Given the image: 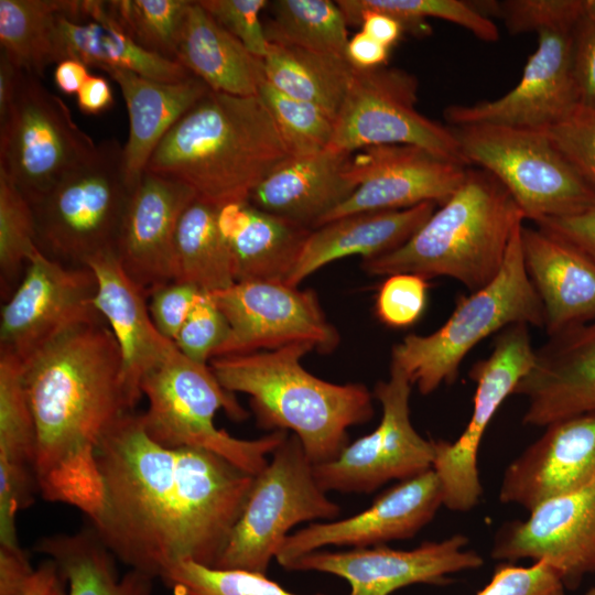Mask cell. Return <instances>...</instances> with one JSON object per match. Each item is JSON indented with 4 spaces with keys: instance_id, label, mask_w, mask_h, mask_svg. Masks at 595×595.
<instances>
[{
    "instance_id": "obj_35",
    "label": "cell",
    "mask_w": 595,
    "mask_h": 595,
    "mask_svg": "<svg viewBox=\"0 0 595 595\" xmlns=\"http://www.w3.org/2000/svg\"><path fill=\"white\" fill-rule=\"evenodd\" d=\"M263 76L278 90L313 104L335 121L355 67L344 55L270 44Z\"/></svg>"
},
{
    "instance_id": "obj_54",
    "label": "cell",
    "mask_w": 595,
    "mask_h": 595,
    "mask_svg": "<svg viewBox=\"0 0 595 595\" xmlns=\"http://www.w3.org/2000/svg\"><path fill=\"white\" fill-rule=\"evenodd\" d=\"M389 52V47L360 31L349 37L346 47V57L354 67L370 69L386 66Z\"/></svg>"
},
{
    "instance_id": "obj_27",
    "label": "cell",
    "mask_w": 595,
    "mask_h": 595,
    "mask_svg": "<svg viewBox=\"0 0 595 595\" xmlns=\"http://www.w3.org/2000/svg\"><path fill=\"white\" fill-rule=\"evenodd\" d=\"M351 155L327 148L309 156H290L258 184L247 202L314 229L357 188L348 174Z\"/></svg>"
},
{
    "instance_id": "obj_9",
    "label": "cell",
    "mask_w": 595,
    "mask_h": 595,
    "mask_svg": "<svg viewBox=\"0 0 595 595\" xmlns=\"http://www.w3.org/2000/svg\"><path fill=\"white\" fill-rule=\"evenodd\" d=\"M253 477L248 498L213 567L266 574L289 531L299 523L336 519L340 507L314 476V464L289 433Z\"/></svg>"
},
{
    "instance_id": "obj_47",
    "label": "cell",
    "mask_w": 595,
    "mask_h": 595,
    "mask_svg": "<svg viewBox=\"0 0 595 595\" xmlns=\"http://www.w3.org/2000/svg\"><path fill=\"white\" fill-rule=\"evenodd\" d=\"M428 280L414 273H396L382 282L376 298V314L386 325L408 327L422 315L428 300Z\"/></svg>"
},
{
    "instance_id": "obj_23",
    "label": "cell",
    "mask_w": 595,
    "mask_h": 595,
    "mask_svg": "<svg viewBox=\"0 0 595 595\" xmlns=\"http://www.w3.org/2000/svg\"><path fill=\"white\" fill-rule=\"evenodd\" d=\"M195 198L188 186L151 173H144L132 191L116 256L147 295L152 289L174 281L177 224Z\"/></svg>"
},
{
    "instance_id": "obj_49",
    "label": "cell",
    "mask_w": 595,
    "mask_h": 595,
    "mask_svg": "<svg viewBox=\"0 0 595 595\" xmlns=\"http://www.w3.org/2000/svg\"><path fill=\"white\" fill-rule=\"evenodd\" d=\"M476 595H566L559 573L543 561L530 565L501 562Z\"/></svg>"
},
{
    "instance_id": "obj_30",
    "label": "cell",
    "mask_w": 595,
    "mask_h": 595,
    "mask_svg": "<svg viewBox=\"0 0 595 595\" xmlns=\"http://www.w3.org/2000/svg\"><path fill=\"white\" fill-rule=\"evenodd\" d=\"M436 205L426 202L398 210L351 214L312 229L286 283L298 286L320 268L345 257L367 260L399 248L430 218Z\"/></svg>"
},
{
    "instance_id": "obj_37",
    "label": "cell",
    "mask_w": 595,
    "mask_h": 595,
    "mask_svg": "<svg viewBox=\"0 0 595 595\" xmlns=\"http://www.w3.org/2000/svg\"><path fill=\"white\" fill-rule=\"evenodd\" d=\"M66 0H0L1 50L22 69L42 77L65 60L58 14Z\"/></svg>"
},
{
    "instance_id": "obj_40",
    "label": "cell",
    "mask_w": 595,
    "mask_h": 595,
    "mask_svg": "<svg viewBox=\"0 0 595 595\" xmlns=\"http://www.w3.org/2000/svg\"><path fill=\"white\" fill-rule=\"evenodd\" d=\"M193 1L116 0L108 7L128 35L143 50L175 61L182 29Z\"/></svg>"
},
{
    "instance_id": "obj_21",
    "label": "cell",
    "mask_w": 595,
    "mask_h": 595,
    "mask_svg": "<svg viewBox=\"0 0 595 595\" xmlns=\"http://www.w3.org/2000/svg\"><path fill=\"white\" fill-rule=\"evenodd\" d=\"M443 506L440 482L431 468L398 482L370 507L345 519L312 522L290 533L275 555L285 567L293 560L324 547L369 548L413 538Z\"/></svg>"
},
{
    "instance_id": "obj_42",
    "label": "cell",
    "mask_w": 595,
    "mask_h": 595,
    "mask_svg": "<svg viewBox=\"0 0 595 595\" xmlns=\"http://www.w3.org/2000/svg\"><path fill=\"white\" fill-rule=\"evenodd\" d=\"M258 96L274 119L291 156L313 155L329 147L334 119L324 110L283 94L264 76Z\"/></svg>"
},
{
    "instance_id": "obj_16",
    "label": "cell",
    "mask_w": 595,
    "mask_h": 595,
    "mask_svg": "<svg viewBox=\"0 0 595 595\" xmlns=\"http://www.w3.org/2000/svg\"><path fill=\"white\" fill-rule=\"evenodd\" d=\"M210 295L229 325L228 337L214 357L301 343L328 353L339 342L312 290L277 281H238Z\"/></svg>"
},
{
    "instance_id": "obj_29",
    "label": "cell",
    "mask_w": 595,
    "mask_h": 595,
    "mask_svg": "<svg viewBox=\"0 0 595 595\" xmlns=\"http://www.w3.org/2000/svg\"><path fill=\"white\" fill-rule=\"evenodd\" d=\"M57 21L65 58H76L102 71L127 69L163 83L192 76L176 61L140 47L118 23L108 1L69 0Z\"/></svg>"
},
{
    "instance_id": "obj_60",
    "label": "cell",
    "mask_w": 595,
    "mask_h": 595,
    "mask_svg": "<svg viewBox=\"0 0 595 595\" xmlns=\"http://www.w3.org/2000/svg\"><path fill=\"white\" fill-rule=\"evenodd\" d=\"M584 17L595 23V0H584Z\"/></svg>"
},
{
    "instance_id": "obj_22",
    "label": "cell",
    "mask_w": 595,
    "mask_h": 595,
    "mask_svg": "<svg viewBox=\"0 0 595 595\" xmlns=\"http://www.w3.org/2000/svg\"><path fill=\"white\" fill-rule=\"evenodd\" d=\"M595 485V411L553 422L510 462L499 501L528 512L559 496Z\"/></svg>"
},
{
    "instance_id": "obj_6",
    "label": "cell",
    "mask_w": 595,
    "mask_h": 595,
    "mask_svg": "<svg viewBox=\"0 0 595 595\" xmlns=\"http://www.w3.org/2000/svg\"><path fill=\"white\" fill-rule=\"evenodd\" d=\"M148 408L140 420L148 436L170 448H202L220 455L251 475L268 464V456L289 434L271 433L255 440L237 439L214 423L223 409L232 420L248 412L235 393L226 390L208 364H199L173 348L142 379Z\"/></svg>"
},
{
    "instance_id": "obj_7",
    "label": "cell",
    "mask_w": 595,
    "mask_h": 595,
    "mask_svg": "<svg viewBox=\"0 0 595 595\" xmlns=\"http://www.w3.org/2000/svg\"><path fill=\"white\" fill-rule=\"evenodd\" d=\"M510 239L496 277L458 299L446 322L429 335L409 334L392 348L400 368L420 393L430 394L458 377L465 356L488 336L515 324L544 327L541 301L526 271L521 228Z\"/></svg>"
},
{
    "instance_id": "obj_33",
    "label": "cell",
    "mask_w": 595,
    "mask_h": 595,
    "mask_svg": "<svg viewBox=\"0 0 595 595\" xmlns=\"http://www.w3.org/2000/svg\"><path fill=\"white\" fill-rule=\"evenodd\" d=\"M175 61L213 91L257 96L263 78L262 60L193 1L178 41Z\"/></svg>"
},
{
    "instance_id": "obj_51",
    "label": "cell",
    "mask_w": 595,
    "mask_h": 595,
    "mask_svg": "<svg viewBox=\"0 0 595 595\" xmlns=\"http://www.w3.org/2000/svg\"><path fill=\"white\" fill-rule=\"evenodd\" d=\"M573 74L578 106L595 110V23L584 15L573 31Z\"/></svg>"
},
{
    "instance_id": "obj_14",
    "label": "cell",
    "mask_w": 595,
    "mask_h": 595,
    "mask_svg": "<svg viewBox=\"0 0 595 595\" xmlns=\"http://www.w3.org/2000/svg\"><path fill=\"white\" fill-rule=\"evenodd\" d=\"M413 385L398 367L375 386L381 405L377 428L348 443L337 457L314 465V476L326 491L371 494L385 484L402 482L432 468L434 440L424 439L410 418Z\"/></svg>"
},
{
    "instance_id": "obj_53",
    "label": "cell",
    "mask_w": 595,
    "mask_h": 595,
    "mask_svg": "<svg viewBox=\"0 0 595 595\" xmlns=\"http://www.w3.org/2000/svg\"><path fill=\"white\" fill-rule=\"evenodd\" d=\"M34 572L20 545L0 544V595H25Z\"/></svg>"
},
{
    "instance_id": "obj_15",
    "label": "cell",
    "mask_w": 595,
    "mask_h": 595,
    "mask_svg": "<svg viewBox=\"0 0 595 595\" xmlns=\"http://www.w3.org/2000/svg\"><path fill=\"white\" fill-rule=\"evenodd\" d=\"M97 280L88 266H68L40 249L0 313V356L24 364L62 334L104 318L95 306Z\"/></svg>"
},
{
    "instance_id": "obj_19",
    "label": "cell",
    "mask_w": 595,
    "mask_h": 595,
    "mask_svg": "<svg viewBox=\"0 0 595 595\" xmlns=\"http://www.w3.org/2000/svg\"><path fill=\"white\" fill-rule=\"evenodd\" d=\"M467 167L415 145L382 144L363 149L348 162V174L357 188L317 227L351 214L398 210L426 202L440 206L461 185Z\"/></svg>"
},
{
    "instance_id": "obj_28",
    "label": "cell",
    "mask_w": 595,
    "mask_h": 595,
    "mask_svg": "<svg viewBox=\"0 0 595 595\" xmlns=\"http://www.w3.org/2000/svg\"><path fill=\"white\" fill-rule=\"evenodd\" d=\"M36 446L22 364L0 356V544L20 545L17 517L37 490Z\"/></svg>"
},
{
    "instance_id": "obj_58",
    "label": "cell",
    "mask_w": 595,
    "mask_h": 595,
    "mask_svg": "<svg viewBox=\"0 0 595 595\" xmlns=\"http://www.w3.org/2000/svg\"><path fill=\"white\" fill-rule=\"evenodd\" d=\"M87 67L76 58H65L58 62L54 71V82L57 88L66 95H77L89 76Z\"/></svg>"
},
{
    "instance_id": "obj_2",
    "label": "cell",
    "mask_w": 595,
    "mask_h": 595,
    "mask_svg": "<svg viewBox=\"0 0 595 595\" xmlns=\"http://www.w3.org/2000/svg\"><path fill=\"white\" fill-rule=\"evenodd\" d=\"M36 430L37 491L50 502L96 512L97 452L131 408L118 343L104 318L62 334L22 364Z\"/></svg>"
},
{
    "instance_id": "obj_25",
    "label": "cell",
    "mask_w": 595,
    "mask_h": 595,
    "mask_svg": "<svg viewBox=\"0 0 595 595\" xmlns=\"http://www.w3.org/2000/svg\"><path fill=\"white\" fill-rule=\"evenodd\" d=\"M95 273V306L111 329L120 348L127 394L134 410L140 401L143 377L173 348L155 327L147 304V292L123 270L115 252L87 264Z\"/></svg>"
},
{
    "instance_id": "obj_46",
    "label": "cell",
    "mask_w": 595,
    "mask_h": 595,
    "mask_svg": "<svg viewBox=\"0 0 595 595\" xmlns=\"http://www.w3.org/2000/svg\"><path fill=\"white\" fill-rule=\"evenodd\" d=\"M544 131L595 193V110L578 106L569 117Z\"/></svg>"
},
{
    "instance_id": "obj_13",
    "label": "cell",
    "mask_w": 595,
    "mask_h": 595,
    "mask_svg": "<svg viewBox=\"0 0 595 595\" xmlns=\"http://www.w3.org/2000/svg\"><path fill=\"white\" fill-rule=\"evenodd\" d=\"M536 359L529 326L515 324L498 333L491 353L474 364L469 378L476 389L469 420L454 441L434 440V470L443 506L466 512L480 500L478 451L488 425L504 401L513 394Z\"/></svg>"
},
{
    "instance_id": "obj_59",
    "label": "cell",
    "mask_w": 595,
    "mask_h": 595,
    "mask_svg": "<svg viewBox=\"0 0 595 595\" xmlns=\"http://www.w3.org/2000/svg\"><path fill=\"white\" fill-rule=\"evenodd\" d=\"M22 68H20L6 52L1 50L0 55V117H2L12 98L18 86V82L21 75Z\"/></svg>"
},
{
    "instance_id": "obj_56",
    "label": "cell",
    "mask_w": 595,
    "mask_h": 595,
    "mask_svg": "<svg viewBox=\"0 0 595 595\" xmlns=\"http://www.w3.org/2000/svg\"><path fill=\"white\" fill-rule=\"evenodd\" d=\"M113 104V95L108 80L102 76L89 75L77 93V105L87 115H98Z\"/></svg>"
},
{
    "instance_id": "obj_61",
    "label": "cell",
    "mask_w": 595,
    "mask_h": 595,
    "mask_svg": "<svg viewBox=\"0 0 595 595\" xmlns=\"http://www.w3.org/2000/svg\"><path fill=\"white\" fill-rule=\"evenodd\" d=\"M584 595H595V586L589 587V588L584 593Z\"/></svg>"
},
{
    "instance_id": "obj_52",
    "label": "cell",
    "mask_w": 595,
    "mask_h": 595,
    "mask_svg": "<svg viewBox=\"0 0 595 595\" xmlns=\"http://www.w3.org/2000/svg\"><path fill=\"white\" fill-rule=\"evenodd\" d=\"M534 225L569 242L595 261V203L580 213L543 218Z\"/></svg>"
},
{
    "instance_id": "obj_50",
    "label": "cell",
    "mask_w": 595,
    "mask_h": 595,
    "mask_svg": "<svg viewBox=\"0 0 595 595\" xmlns=\"http://www.w3.org/2000/svg\"><path fill=\"white\" fill-rule=\"evenodd\" d=\"M202 291L187 283L172 281L148 292L149 311L158 331L174 340Z\"/></svg>"
},
{
    "instance_id": "obj_18",
    "label": "cell",
    "mask_w": 595,
    "mask_h": 595,
    "mask_svg": "<svg viewBox=\"0 0 595 595\" xmlns=\"http://www.w3.org/2000/svg\"><path fill=\"white\" fill-rule=\"evenodd\" d=\"M573 30L538 33L518 84L504 96L444 110L450 127L497 125L544 131L578 107L573 74Z\"/></svg>"
},
{
    "instance_id": "obj_4",
    "label": "cell",
    "mask_w": 595,
    "mask_h": 595,
    "mask_svg": "<svg viewBox=\"0 0 595 595\" xmlns=\"http://www.w3.org/2000/svg\"><path fill=\"white\" fill-rule=\"evenodd\" d=\"M312 350L292 344L214 357L208 365L226 390L249 397L260 428L291 432L316 465L337 457L349 443L347 430L372 418L374 394L363 383H334L309 372L301 359Z\"/></svg>"
},
{
    "instance_id": "obj_48",
    "label": "cell",
    "mask_w": 595,
    "mask_h": 595,
    "mask_svg": "<svg viewBox=\"0 0 595 595\" xmlns=\"http://www.w3.org/2000/svg\"><path fill=\"white\" fill-rule=\"evenodd\" d=\"M198 3L251 54L261 60L267 56L270 43L260 21V13L268 6V1L199 0Z\"/></svg>"
},
{
    "instance_id": "obj_10",
    "label": "cell",
    "mask_w": 595,
    "mask_h": 595,
    "mask_svg": "<svg viewBox=\"0 0 595 595\" xmlns=\"http://www.w3.org/2000/svg\"><path fill=\"white\" fill-rule=\"evenodd\" d=\"M468 164L495 176L533 223L573 215L595 203L545 131L497 125L452 127Z\"/></svg>"
},
{
    "instance_id": "obj_17",
    "label": "cell",
    "mask_w": 595,
    "mask_h": 595,
    "mask_svg": "<svg viewBox=\"0 0 595 595\" xmlns=\"http://www.w3.org/2000/svg\"><path fill=\"white\" fill-rule=\"evenodd\" d=\"M457 533L411 550L383 545L345 551L317 550L290 562V571H314L344 578L348 595H391L414 584L442 585L450 575L480 567L483 558Z\"/></svg>"
},
{
    "instance_id": "obj_57",
    "label": "cell",
    "mask_w": 595,
    "mask_h": 595,
    "mask_svg": "<svg viewBox=\"0 0 595 595\" xmlns=\"http://www.w3.org/2000/svg\"><path fill=\"white\" fill-rule=\"evenodd\" d=\"M25 595H67L65 577L51 559H45L36 567Z\"/></svg>"
},
{
    "instance_id": "obj_45",
    "label": "cell",
    "mask_w": 595,
    "mask_h": 595,
    "mask_svg": "<svg viewBox=\"0 0 595 595\" xmlns=\"http://www.w3.org/2000/svg\"><path fill=\"white\" fill-rule=\"evenodd\" d=\"M228 334L226 317L210 293L202 291L173 343L191 360L208 364Z\"/></svg>"
},
{
    "instance_id": "obj_38",
    "label": "cell",
    "mask_w": 595,
    "mask_h": 595,
    "mask_svg": "<svg viewBox=\"0 0 595 595\" xmlns=\"http://www.w3.org/2000/svg\"><path fill=\"white\" fill-rule=\"evenodd\" d=\"M346 18L331 0H277L264 25L270 44L346 56Z\"/></svg>"
},
{
    "instance_id": "obj_8",
    "label": "cell",
    "mask_w": 595,
    "mask_h": 595,
    "mask_svg": "<svg viewBox=\"0 0 595 595\" xmlns=\"http://www.w3.org/2000/svg\"><path fill=\"white\" fill-rule=\"evenodd\" d=\"M132 190L123 164V147L105 140L47 193L32 202L37 247L68 266H87L116 253Z\"/></svg>"
},
{
    "instance_id": "obj_44",
    "label": "cell",
    "mask_w": 595,
    "mask_h": 595,
    "mask_svg": "<svg viewBox=\"0 0 595 595\" xmlns=\"http://www.w3.org/2000/svg\"><path fill=\"white\" fill-rule=\"evenodd\" d=\"M493 7L513 35L573 30L584 15V0H505Z\"/></svg>"
},
{
    "instance_id": "obj_1",
    "label": "cell",
    "mask_w": 595,
    "mask_h": 595,
    "mask_svg": "<svg viewBox=\"0 0 595 595\" xmlns=\"http://www.w3.org/2000/svg\"><path fill=\"white\" fill-rule=\"evenodd\" d=\"M97 462L90 526L118 561L154 578L182 561L215 565L255 477L213 452L155 443L136 411L107 433Z\"/></svg>"
},
{
    "instance_id": "obj_41",
    "label": "cell",
    "mask_w": 595,
    "mask_h": 595,
    "mask_svg": "<svg viewBox=\"0 0 595 595\" xmlns=\"http://www.w3.org/2000/svg\"><path fill=\"white\" fill-rule=\"evenodd\" d=\"M39 250L34 212L29 199L0 174V281L6 300L23 278L31 256Z\"/></svg>"
},
{
    "instance_id": "obj_43",
    "label": "cell",
    "mask_w": 595,
    "mask_h": 595,
    "mask_svg": "<svg viewBox=\"0 0 595 595\" xmlns=\"http://www.w3.org/2000/svg\"><path fill=\"white\" fill-rule=\"evenodd\" d=\"M160 580L174 595H298L268 578L266 574L218 569L193 561L173 564Z\"/></svg>"
},
{
    "instance_id": "obj_34",
    "label": "cell",
    "mask_w": 595,
    "mask_h": 595,
    "mask_svg": "<svg viewBox=\"0 0 595 595\" xmlns=\"http://www.w3.org/2000/svg\"><path fill=\"white\" fill-rule=\"evenodd\" d=\"M34 549L62 571L67 595H152L154 577L132 569L120 575L116 556L89 524L42 537Z\"/></svg>"
},
{
    "instance_id": "obj_39",
    "label": "cell",
    "mask_w": 595,
    "mask_h": 595,
    "mask_svg": "<svg viewBox=\"0 0 595 595\" xmlns=\"http://www.w3.org/2000/svg\"><path fill=\"white\" fill-rule=\"evenodd\" d=\"M348 24H356L360 12L377 10L401 21L405 29L424 31L421 26L426 18L452 22L473 33L484 42L499 39L497 25L483 14L474 3L461 0H338Z\"/></svg>"
},
{
    "instance_id": "obj_12",
    "label": "cell",
    "mask_w": 595,
    "mask_h": 595,
    "mask_svg": "<svg viewBox=\"0 0 595 595\" xmlns=\"http://www.w3.org/2000/svg\"><path fill=\"white\" fill-rule=\"evenodd\" d=\"M418 89L416 77L401 68L355 67L328 148L353 154L374 145L409 144L468 166L453 128L416 109Z\"/></svg>"
},
{
    "instance_id": "obj_24",
    "label": "cell",
    "mask_w": 595,
    "mask_h": 595,
    "mask_svg": "<svg viewBox=\"0 0 595 595\" xmlns=\"http://www.w3.org/2000/svg\"><path fill=\"white\" fill-rule=\"evenodd\" d=\"M513 394L527 402L522 422L545 428L595 411V320L549 336Z\"/></svg>"
},
{
    "instance_id": "obj_11",
    "label": "cell",
    "mask_w": 595,
    "mask_h": 595,
    "mask_svg": "<svg viewBox=\"0 0 595 595\" xmlns=\"http://www.w3.org/2000/svg\"><path fill=\"white\" fill-rule=\"evenodd\" d=\"M96 148L63 99L40 77L22 69L13 98L0 117V174L32 203Z\"/></svg>"
},
{
    "instance_id": "obj_32",
    "label": "cell",
    "mask_w": 595,
    "mask_h": 595,
    "mask_svg": "<svg viewBox=\"0 0 595 595\" xmlns=\"http://www.w3.org/2000/svg\"><path fill=\"white\" fill-rule=\"evenodd\" d=\"M218 226L231 252L235 281H288L312 229L249 202L219 208Z\"/></svg>"
},
{
    "instance_id": "obj_55",
    "label": "cell",
    "mask_w": 595,
    "mask_h": 595,
    "mask_svg": "<svg viewBox=\"0 0 595 595\" xmlns=\"http://www.w3.org/2000/svg\"><path fill=\"white\" fill-rule=\"evenodd\" d=\"M356 24L377 42L391 48L407 30L404 24L390 14L377 10L360 12Z\"/></svg>"
},
{
    "instance_id": "obj_5",
    "label": "cell",
    "mask_w": 595,
    "mask_h": 595,
    "mask_svg": "<svg viewBox=\"0 0 595 595\" xmlns=\"http://www.w3.org/2000/svg\"><path fill=\"white\" fill-rule=\"evenodd\" d=\"M524 215L505 186L483 169L467 167L451 197L399 248L367 260L374 275L447 277L474 292L499 272Z\"/></svg>"
},
{
    "instance_id": "obj_3",
    "label": "cell",
    "mask_w": 595,
    "mask_h": 595,
    "mask_svg": "<svg viewBox=\"0 0 595 595\" xmlns=\"http://www.w3.org/2000/svg\"><path fill=\"white\" fill-rule=\"evenodd\" d=\"M290 156L258 95L210 90L169 130L144 173L175 180L197 199L221 208L247 202L258 184Z\"/></svg>"
},
{
    "instance_id": "obj_26",
    "label": "cell",
    "mask_w": 595,
    "mask_h": 595,
    "mask_svg": "<svg viewBox=\"0 0 595 595\" xmlns=\"http://www.w3.org/2000/svg\"><path fill=\"white\" fill-rule=\"evenodd\" d=\"M521 248L548 336L595 320L594 260L538 227L522 226Z\"/></svg>"
},
{
    "instance_id": "obj_20",
    "label": "cell",
    "mask_w": 595,
    "mask_h": 595,
    "mask_svg": "<svg viewBox=\"0 0 595 595\" xmlns=\"http://www.w3.org/2000/svg\"><path fill=\"white\" fill-rule=\"evenodd\" d=\"M490 555L501 562L543 561L575 587L595 574V485L550 499L523 520L505 523Z\"/></svg>"
},
{
    "instance_id": "obj_36",
    "label": "cell",
    "mask_w": 595,
    "mask_h": 595,
    "mask_svg": "<svg viewBox=\"0 0 595 595\" xmlns=\"http://www.w3.org/2000/svg\"><path fill=\"white\" fill-rule=\"evenodd\" d=\"M219 208L195 198L183 212L175 235L174 281L204 292L234 284L230 248L218 226Z\"/></svg>"
},
{
    "instance_id": "obj_31",
    "label": "cell",
    "mask_w": 595,
    "mask_h": 595,
    "mask_svg": "<svg viewBox=\"0 0 595 595\" xmlns=\"http://www.w3.org/2000/svg\"><path fill=\"white\" fill-rule=\"evenodd\" d=\"M104 72L119 85L127 106L129 136L123 147V164L133 191L164 136L210 88L193 75L182 82L163 83L127 69Z\"/></svg>"
}]
</instances>
